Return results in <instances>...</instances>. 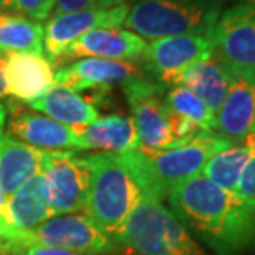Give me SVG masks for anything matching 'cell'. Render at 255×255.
Returning <instances> with one entry per match:
<instances>
[{
  "mask_svg": "<svg viewBox=\"0 0 255 255\" xmlns=\"http://www.w3.org/2000/svg\"><path fill=\"white\" fill-rule=\"evenodd\" d=\"M173 214L216 255L255 254V204L221 189L203 175L168 194Z\"/></svg>",
  "mask_w": 255,
  "mask_h": 255,
  "instance_id": "obj_1",
  "label": "cell"
},
{
  "mask_svg": "<svg viewBox=\"0 0 255 255\" xmlns=\"http://www.w3.org/2000/svg\"><path fill=\"white\" fill-rule=\"evenodd\" d=\"M231 143L219 133L206 132L175 148L150 150L138 146L121 155V158L133 175L143 196L163 203L173 188L201 175L211 156Z\"/></svg>",
  "mask_w": 255,
  "mask_h": 255,
  "instance_id": "obj_2",
  "label": "cell"
},
{
  "mask_svg": "<svg viewBox=\"0 0 255 255\" xmlns=\"http://www.w3.org/2000/svg\"><path fill=\"white\" fill-rule=\"evenodd\" d=\"M88 161L89 186L83 214L117 241L143 193L121 155L94 153L88 156Z\"/></svg>",
  "mask_w": 255,
  "mask_h": 255,
  "instance_id": "obj_3",
  "label": "cell"
},
{
  "mask_svg": "<svg viewBox=\"0 0 255 255\" xmlns=\"http://www.w3.org/2000/svg\"><path fill=\"white\" fill-rule=\"evenodd\" d=\"M226 0H132L126 30L143 40L178 35H211Z\"/></svg>",
  "mask_w": 255,
  "mask_h": 255,
  "instance_id": "obj_4",
  "label": "cell"
},
{
  "mask_svg": "<svg viewBox=\"0 0 255 255\" xmlns=\"http://www.w3.org/2000/svg\"><path fill=\"white\" fill-rule=\"evenodd\" d=\"M117 242L138 255H208L171 209L145 196L130 214Z\"/></svg>",
  "mask_w": 255,
  "mask_h": 255,
  "instance_id": "obj_5",
  "label": "cell"
},
{
  "mask_svg": "<svg viewBox=\"0 0 255 255\" xmlns=\"http://www.w3.org/2000/svg\"><path fill=\"white\" fill-rule=\"evenodd\" d=\"M12 246L53 247L92 255L116 254L121 249L116 239L97 229L83 213L56 214L33 231L17 232Z\"/></svg>",
  "mask_w": 255,
  "mask_h": 255,
  "instance_id": "obj_6",
  "label": "cell"
},
{
  "mask_svg": "<svg viewBox=\"0 0 255 255\" xmlns=\"http://www.w3.org/2000/svg\"><path fill=\"white\" fill-rule=\"evenodd\" d=\"M213 55L232 78L255 84V8L232 5L224 8L211 31Z\"/></svg>",
  "mask_w": 255,
  "mask_h": 255,
  "instance_id": "obj_7",
  "label": "cell"
},
{
  "mask_svg": "<svg viewBox=\"0 0 255 255\" xmlns=\"http://www.w3.org/2000/svg\"><path fill=\"white\" fill-rule=\"evenodd\" d=\"M122 89L132 111L130 119L135 126L140 146L150 150L180 146L173 137L168 109L163 97L160 96L163 86L143 74L124 84Z\"/></svg>",
  "mask_w": 255,
  "mask_h": 255,
  "instance_id": "obj_8",
  "label": "cell"
},
{
  "mask_svg": "<svg viewBox=\"0 0 255 255\" xmlns=\"http://www.w3.org/2000/svg\"><path fill=\"white\" fill-rule=\"evenodd\" d=\"M40 175L53 214L83 213L89 186L88 156L76 151H45Z\"/></svg>",
  "mask_w": 255,
  "mask_h": 255,
  "instance_id": "obj_9",
  "label": "cell"
},
{
  "mask_svg": "<svg viewBox=\"0 0 255 255\" xmlns=\"http://www.w3.org/2000/svg\"><path fill=\"white\" fill-rule=\"evenodd\" d=\"M211 55V35H178L148 41L142 61L156 83L173 88L184 69Z\"/></svg>",
  "mask_w": 255,
  "mask_h": 255,
  "instance_id": "obj_10",
  "label": "cell"
},
{
  "mask_svg": "<svg viewBox=\"0 0 255 255\" xmlns=\"http://www.w3.org/2000/svg\"><path fill=\"white\" fill-rule=\"evenodd\" d=\"M128 13V3L109 8L78 10L51 15L43 25V51L50 61L61 59L64 50L83 35L99 28H121Z\"/></svg>",
  "mask_w": 255,
  "mask_h": 255,
  "instance_id": "obj_11",
  "label": "cell"
},
{
  "mask_svg": "<svg viewBox=\"0 0 255 255\" xmlns=\"http://www.w3.org/2000/svg\"><path fill=\"white\" fill-rule=\"evenodd\" d=\"M143 74V66L138 63L81 58L58 69L55 73V84L81 94L84 91H106L111 86H124Z\"/></svg>",
  "mask_w": 255,
  "mask_h": 255,
  "instance_id": "obj_12",
  "label": "cell"
},
{
  "mask_svg": "<svg viewBox=\"0 0 255 255\" xmlns=\"http://www.w3.org/2000/svg\"><path fill=\"white\" fill-rule=\"evenodd\" d=\"M146 46L148 41L130 30L99 28L73 41L64 50L61 58H101L112 61L138 63L143 59Z\"/></svg>",
  "mask_w": 255,
  "mask_h": 255,
  "instance_id": "obj_13",
  "label": "cell"
},
{
  "mask_svg": "<svg viewBox=\"0 0 255 255\" xmlns=\"http://www.w3.org/2000/svg\"><path fill=\"white\" fill-rule=\"evenodd\" d=\"M7 133L43 151H78V132L38 112L15 107L7 122Z\"/></svg>",
  "mask_w": 255,
  "mask_h": 255,
  "instance_id": "obj_14",
  "label": "cell"
},
{
  "mask_svg": "<svg viewBox=\"0 0 255 255\" xmlns=\"http://www.w3.org/2000/svg\"><path fill=\"white\" fill-rule=\"evenodd\" d=\"M3 78L7 94L25 104L40 99L55 84L53 64L43 55H5Z\"/></svg>",
  "mask_w": 255,
  "mask_h": 255,
  "instance_id": "obj_15",
  "label": "cell"
},
{
  "mask_svg": "<svg viewBox=\"0 0 255 255\" xmlns=\"http://www.w3.org/2000/svg\"><path fill=\"white\" fill-rule=\"evenodd\" d=\"M216 133L229 142H242L255 133V84L234 78L216 112Z\"/></svg>",
  "mask_w": 255,
  "mask_h": 255,
  "instance_id": "obj_16",
  "label": "cell"
},
{
  "mask_svg": "<svg viewBox=\"0 0 255 255\" xmlns=\"http://www.w3.org/2000/svg\"><path fill=\"white\" fill-rule=\"evenodd\" d=\"M78 151L96 150L97 153L124 155L138 148V137L132 119L122 114L99 117L86 127H78Z\"/></svg>",
  "mask_w": 255,
  "mask_h": 255,
  "instance_id": "obj_17",
  "label": "cell"
},
{
  "mask_svg": "<svg viewBox=\"0 0 255 255\" xmlns=\"http://www.w3.org/2000/svg\"><path fill=\"white\" fill-rule=\"evenodd\" d=\"M28 107L73 128L86 127L101 117L97 107L89 99L59 84H53L40 99L30 102Z\"/></svg>",
  "mask_w": 255,
  "mask_h": 255,
  "instance_id": "obj_18",
  "label": "cell"
},
{
  "mask_svg": "<svg viewBox=\"0 0 255 255\" xmlns=\"http://www.w3.org/2000/svg\"><path fill=\"white\" fill-rule=\"evenodd\" d=\"M45 151L5 132L0 140V188L10 198L23 183L41 173Z\"/></svg>",
  "mask_w": 255,
  "mask_h": 255,
  "instance_id": "obj_19",
  "label": "cell"
},
{
  "mask_svg": "<svg viewBox=\"0 0 255 255\" xmlns=\"http://www.w3.org/2000/svg\"><path fill=\"white\" fill-rule=\"evenodd\" d=\"M53 216L55 214L50 208L45 180L41 175L30 178L12 196L7 198V221L8 226L15 231V236L17 232L36 229Z\"/></svg>",
  "mask_w": 255,
  "mask_h": 255,
  "instance_id": "obj_20",
  "label": "cell"
},
{
  "mask_svg": "<svg viewBox=\"0 0 255 255\" xmlns=\"http://www.w3.org/2000/svg\"><path fill=\"white\" fill-rule=\"evenodd\" d=\"M232 81L234 78L226 71V68L214 58V55H211L209 58L201 59L184 69L175 86H183L194 92L216 114L219 111Z\"/></svg>",
  "mask_w": 255,
  "mask_h": 255,
  "instance_id": "obj_21",
  "label": "cell"
},
{
  "mask_svg": "<svg viewBox=\"0 0 255 255\" xmlns=\"http://www.w3.org/2000/svg\"><path fill=\"white\" fill-rule=\"evenodd\" d=\"M251 155L252 145L247 138L242 142L231 143L229 146L211 156L201 175L221 189L237 194L239 181H241L242 173L251 160Z\"/></svg>",
  "mask_w": 255,
  "mask_h": 255,
  "instance_id": "obj_22",
  "label": "cell"
},
{
  "mask_svg": "<svg viewBox=\"0 0 255 255\" xmlns=\"http://www.w3.org/2000/svg\"><path fill=\"white\" fill-rule=\"evenodd\" d=\"M0 53L43 55V25L12 12H0Z\"/></svg>",
  "mask_w": 255,
  "mask_h": 255,
  "instance_id": "obj_23",
  "label": "cell"
},
{
  "mask_svg": "<svg viewBox=\"0 0 255 255\" xmlns=\"http://www.w3.org/2000/svg\"><path fill=\"white\" fill-rule=\"evenodd\" d=\"M163 101L171 112L186 119L199 130L216 133V114L194 92L183 86H173L165 94Z\"/></svg>",
  "mask_w": 255,
  "mask_h": 255,
  "instance_id": "obj_24",
  "label": "cell"
},
{
  "mask_svg": "<svg viewBox=\"0 0 255 255\" xmlns=\"http://www.w3.org/2000/svg\"><path fill=\"white\" fill-rule=\"evenodd\" d=\"M0 8L41 23L55 12V0H0Z\"/></svg>",
  "mask_w": 255,
  "mask_h": 255,
  "instance_id": "obj_25",
  "label": "cell"
},
{
  "mask_svg": "<svg viewBox=\"0 0 255 255\" xmlns=\"http://www.w3.org/2000/svg\"><path fill=\"white\" fill-rule=\"evenodd\" d=\"M128 2H132V0H55V12H53V15L78 12V10L109 8Z\"/></svg>",
  "mask_w": 255,
  "mask_h": 255,
  "instance_id": "obj_26",
  "label": "cell"
},
{
  "mask_svg": "<svg viewBox=\"0 0 255 255\" xmlns=\"http://www.w3.org/2000/svg\"><path fill=\"white\" fill-rule=\"evenodd\" d=\"M247 140L252 145V155L246 166V170L242 173L241 181H239L237 194L255 204V133L249 135Z\"/></svg>",
  "mask_w": 255,
  "mask_h": 255,
  "instance_id": "obj_27",
  "label": "cell"
},
{
  "mask_svg": "<svg viewBox=\"0 0 255 255\" xmlns=\"http://www.w3.org/2000/svg\"><path fill=\"white\" fill-rule=\"evenodd\" d=\"M7 249L10 255H92V254H79V252H71L64 251V249H53V247H40V246H12L7 244Z\"/></svg>",
  "mask_w": 255,
  "mask_h": 255,
  "instance_id": "obj_28",
  "label": "cell"
},
{
  "mask_svg": "<svg viewBox=\"0 0 255 255\" xmlns=\"http://www.w3.org/2000/svg\"><path fill=\"white\" fill-rule=\"evenodd\" d=\"M0 239L5 244H12L15 239V231L8 226L7 221V196L0 188Z\"/></svg>",
  "mask_w": 255,
  "mask_h": 255,
  "instance_id": "obj_29",
  "label": "cell"
},
{
  "mask_svg": "<svg viewBox=\"0 0 255 255\" xmlns=\"http://www.w3.org/2000/svg\"><path fill=\"white\" fill-rule=\"evenodd\" d=\"M7 116H8V111H7V106L0 101V140H2L3 133H5V126H7Z\"/></svg>",
  "mask_w": 255,
  "mask_h": 255,
  "instance_id": "obj_30",
  "label": "cell"
},
{
  "mask_svg": "<svg viewBox=\"0 0 255 255\" xmlns=\"http://www.w3.org/2000/svg\"><path fill=\"white\" fill-rule=\"evenodd\" d=\"M3 61H5V55L0 53V99H3L7 96V91H5V78H3Z\"/></svg>",
  "mask_w": 255,
  "mask_h": 255,
  "instance_id": "obj_31",
  "label": "cell"
},
{
  "mask_svg": "<svg viewBox=\"0 0 255 255\" xmlns=\"http://www.w3.org/2000/svg\"><path fill=\"white\" fill-rule=\"evenodd\" d=\"M237 5H249V7L255 8V0H234Z\"/></svg>",
  "mask_w": 255,
  "mask_h": 255,
  "instance_id": "obj_32",
  "label": "cell"
},
{
  "mask_svg": "<svg viewBox=\"0 0 255 255\" xmlns=\"http://www.w3.org/2000/svg\"><path fill=\"white\" fill-rule=\"evenodd\" d=\"M0 255H10L8 249H7V244L5 242H0Z\"/></svg>",
  "mask_w": 255,
  "mask_h": 255,
  "instance_id": "obj_33",
  "label": "cell"
}]
</instances>
